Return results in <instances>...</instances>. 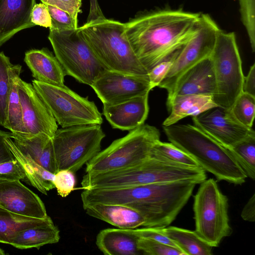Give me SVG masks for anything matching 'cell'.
Listing matches in <instances>:
<instances>
[{"mask_svg":"<svg viewBox=\"0 0 255 255\" xmlns=\"http://www.w3.org/2000/svg\"><path fill=\"white\" fill-rule=\"evenodd\" d=\"M5 142L15 158L23 168L28 184L30 183L45 195H47V191L55 188V174L46 170L30 157L23 154L10 137L6 138Z\"/></svg>","mask_w":255,"mask_h":255,"instance_id":"obj_25","label":"cell"},{"mask_svg":"<svg viewBox=\"0 0 255 255\" xmlns=\"http://www.w3.org/2000/svg\"><path fill=\"white\" fill-rule=\"evenodd\" d=\"M196 182L189 180L120 187L116 197L144 218L143 227L163 228L176 219L193 193Z\"/></svg>","mask_w":255,"mask_h":255,"instance_id":"obj_3","label":"cell"},{"mask_svg":"<svg viewBox=\"0 0 255 255\" xmlns=\"http://www.w3.org/2000/svg\"><path fill=\"white\" fill-rule=\"evenodd\" d=\"M12 137L11 132L0 130V164L15 159L5 142L6 138Z\"/></svg>","mask_w":255,"mask_h":255,"instance_id":"obj_43","label":"cell"},{"mask_svg":"<svg viewBox=\"0 0 255 255\" xmlns=\"http://www.w3.org/2000/svg\"><path fill=\"white\" fill-rule=\"evenodd\" d=\"M230 109L240 124L247 128H252L255 114V97L242 92Z\"/></svg>","mask_w":255,"mask_h":255,"instance_id":"obj_33","label":"cell"},{"mask_svg":"<svg viewBox=\"0 0 255 255\" xmlns=\"http://www.w3.org/2000/svg\"><path fill=\"white\" fill-rule=\"evenodd\" d=\"M137 247L143 255H184L177 248L148 239L139 238Z\"/></svg>","mask_w":255,"mask_h":255,"instance_id":"obj_35","label":"cell"},{"mask_svg":"<svg viewBox=\"0 0 255 255\" xmlns=\"http://www.w3.org/2000/svg\"><path fill=\"white\" fill-rule=\"evenodd\" d=\"M207 178L200 167H190L149 157L125 168L90 173L86 177L90 188H118L180 180H192L200 184Z\"/></svg>","mask_w":255,"mask_h":255,"instance_id":"obj_5","label":"cell"},{"mask_svg":"<svg viewBox=\"0 0 255 255\" xmlns=\"http://www.w3.org/2000/svg\"><path fill=\"white\" fill-rule=\"evenodd\" d=\"M199 14L168 9L142 14L125 23V34L149 72L182 48L194 33Z\"/></svg>","mask_w":255,"mask_h":255,"instance_id":"obj_1","label":"cell"},{"mask_svg":"<svg viewBox=\"0 0 255 255\" xmlns=\"http://www.w3.org/2000/svg\"><path fill=\"white\" fill-rule=\"evenodd\" d=\"M195 232L213 248L230 236L232 229L228 214L229 199L213 178L201 183L194 196Z\"/></svg>","mask_w":255,"mask_h":255,"instance_id":"obj_7","label":"cell"},{"mask_svg":"<svg viewBox=\"0 0 255 255\" xmlns=\"http://www.w3.org/2000/svg\"><path fill=\"white\" fill-rule=\"evenodd\" d=\"M0 207L12 213L43 219L48 215L40 198L18 179L0 176Z\"/></svg>","mask_w":255,"mask_h":255,"instance_id":"obj_16","label":"cell"},{"mask_svg":"<svg viewBox=\"0 0 255 255\" xmlns=\"http://www.w3.org/2000/svg\"><path fill=\"white\" fill-rule=\"evenodd\" d=\"M163 231L184 255L213 254V247L202 239L195 231L170 226L163 228Z\"/></svg>","mask_w":255,"mask_h":255,"instance_id":"obj_29","label":"cell"},{"mask_svg":"<svg viewBox=\"0 0 255 255\" xmlns=\"http://www.w3.org/2000/svg\"><path fill=\"white\" fill-rule=\"evenodd\" d=\"M14 143L24 155L28 156L48 171H58L55 158L52 137L44 134L29 137L13 136Z\"/></svg>","mask_w":255,"mask_h":255,"instance_id":"obj_23","label":"cell"},{"mask_svg":"<svg viewBox=\"0 0 255 255\" xmlns=\"http://www.w3.org/2000/svg\"><path fill=\"white\" fill-rule=\"evenodd\" d=\"M51 18L50 28L57 30H68L78 27V21L70 14L55 6L46 4Z\"/></svg>","mask_w":255,"mask_h":255,"instance_id":"obj_36","label":"cell"},{"mask_svg":"<svg viewBox=\"0 0 255 255\" xmlns=\"http://www.w3.org/2000/svg\"><path fill=\"white\" fill-rule=\"evenodd\" d=\"M103 105H113L142 96L152 90L148 75L104 70L91 86Z\"/></svg>","mask_w":255,"mask_h":255,"instance_id":"obj_13","label":"cell"},{"mask_svg":"<svg viewBox=\"0 0 255 255\" xmlns=\"http://www.w3.org/2000/svg\"><path fill=\"white\" fill-rule=\"evenodd\" d=\"M133 231L139 238L148 239L177 248L174 243L164 234L163 228L144 227L134 229Z\"/></svg>","mask_w":255,"mask_h":255,"instance_id":"obj_39","label":"cell"},{"mask_svg":"<svg viewBox=\"0 0 255 255\" xmlns=\"http://www.w3.org/2000/svg\"><path fill=\"white\" fill-rule=\"evenodd\" d=\"M158 140V129L143 124L101 150L86 164V172H107L136 165L149 157L153 145Z\"/></svg>","mask_w":255,"mask_h":255,"instance_id":"obj_6","label":"cell"},{"mask_svg":"<svg viewBox=\"0 0 255 255\" xmlns=\"http://www.w3.org/2000/svg\"><path fill=\"white\" fill-rule=\"evenodd\" d=\"M241 20L247 32L253 52L255 51V0H239Z\"/></svg>","mask_w":255,"mask_h":255,"instance_id":"obj_34","label":"cell"},{"mask_svg":"<svg viewBox=\"0 0 255 255\" xmlns=\"http://www.w3.org/2000/svg\"><path fill=\"white\" fill-rule=\"evenodd\" d=\"M216 82L213 64L210 56L186 71L176 81L168 94L167 106L176 96L197 94L213 95Z\"/></svg>","mask_w":255,"mask_h":255,"instance_id":"obj_17","label":"cell"},{"mask_svg":"<svg viewBox=\"0 0 255 255\" xmlns=\"http://www.w3.org/2000/svg\"><path fill=\"white\" fill-rule=\"evenodd\" d=\"M194 125L227 148L255 134L252 128L240 124L231 109L220 106L210 108L192 117Z\"/></svg>","mask_w":255,"mask_h":255,"instance_id":"obj_14","label":"cell"},{"mask_svg":"<svg viewBox=\"0 0 255 255\" xmlns=\"http://www.w3.org/2000/svg\"><path fill=\"white\" fill-rule=\"evenodd\" d=\"M45 4L58 8L70 14L78 21V15L80 11L82 0H40Z\"/></svg>","mask_w":255,"mask_h":255,"instance_id":"obj_41","label":"cell"},{"mask_svg":"<svg viewBox=\"0 0 255 255\" xmlns=\"http://www.w3.org/2000/svg\"><path fill=\"white\" fill-rule=\"evenodd\" d=\"M168 140L192 157L219 181L242 185L248 177L229 149L190 124L163 126Z\"/></svg>","mask_w":255,"mask_h":255,"instance_id":"obj_4","label":"cell"},{"mask_svg":"<svg viewBox=\"0 0 255 255\" xmlns=\"http://www.w3.org/2000/svg\"><path fill=\"white\" fill-rule=\"evenodd\" d=\"M12 64L3 52H0V125L7 129V107L10 91L9 69Z\"/></svg>","mask_w":255,"mask_h":255,"instance_id":"obj_32","label":"cell"},{"mask_svg":"<svg viewBox=\"0 0 255 255\" xmlns=\"http://www.w3.org/2000/svg\"><path fill=\"white\" fill-rule=\"evenodd\" d=\"M59 233L58 228L53 223L36 226L20 232L10 245L20 249H39L45 245L58 243Z\"/></svg>","mask_w":255,"mask_h":255,"instance_id":"obj_28","label":"cell"},{"mask_svg":"<svg viewBox=\"0 0 255 255\" xmlns=\"http://www.w3.org/2000/svg\"><path fill=\"white\" fill-rule=\"evenodd\" d=\"M242 218L248 222L255 221V194L250 198L244 206L241 214Z\"/></svg>","mask_w":255,"mask_h":255,"instance_id":"obj_45","label":"cell"},{"mask_svg":"<svg viewBox=\"0 0 255 255\" xmlns=\"http://www.w3.org/2000/svg\"><path fill=\"white\" fill-rule=\"evenodd\" d=\"M24 60L35 80L53 85H64L66 75L55 56L48 49L27 51Z\"/></svg>","mask_w":255,"mask_h":255,"instance_id":"obj_20","label":"cell"},{"mask_svg":"<svg viewBox=\"0 0 255 255\" xmlns=\"http://www.w3.org/2000/svg\"><path fill=\"white\" fill-rule=\"evenodd\" d=\"M139 237L133 229H106L97 235L96 244L105 255H138Z\"/></svg>","mask_w":255,"mask_h":255,"instance_id":"obj_22","label":"cell"},{"mask_svg":"<svg viewBox=\"0 0 255 255\" xmlns=\"http://www.w3.org/2000/svg\"><path fill=\"white\" fill-rule=\"evenodd\" d=\"M31 21L34 25L46 28L51 27V18L46 5L42 2L35 3L33 7Z\"/></svg>","mask_w":255,"mask_h":255,"instance_id":"obj_42","label":"cell"},{"mask_svg":"<svg viewBox=\"0 0 255 255\" xmlns=\"http://www.w3.org/2000/svg\"><path fill=\"white\" fill-rule=\"evenodd\" d=\"M217 106L212 95L190 94L176 96L167 107L170 114L162 125L168 126L176 124L186 117L197 116Z\"/></svg>","mask_w":255,"mask_h":255,"instance_id":"obj_24","label":"cell"},{"mask_svg":"<svg viewBox=\"0 0 255 255\" xmlns=\"http://www.w3.org/2000/svg\"><path fill=\"white\" fill-rule=\"evenodd\" d=\"M148 94L113 105H103V114L114 128L131 130L142 125L148 112Z\"/></svg>","mask_w":255,"mask_h":255,"instance_id":"obj_18","label":"cell"},{"mask_svg":"<svg viewBox=\"0 0 255 255\" xmlns=\"http://www.w3.org/2000/svg\"><path fill=\"white\" fill-rule=\"evenodd\" d=\"M87 22L79 27L82 36L105 69L148 75L125 34V23L107 18L98 0H90Z\"/></svg>","mask_w":255,"mask_h":255,"instance_id":"obj_2","label":"cell"},{"mask_svg":"<svg viewBox=\"0 0 255 255\" xmlns=\"http://www.w3.org/2000/svg\"><path fill=\"white\" fill-rule=\"evenodd\" d=\"M220 28L208 14L200 13L196 29L176 56L170 70L158 87L169 93L186 71L209 57Z\"/></svg>","mask_w":255,"mask_h":255,"instance_id":"obj_12","label":"cell"},{"mask_svg":"<svg viewBox=\"0 0 255 255\" xmlns=\"http://www.w3.org/2000/svg\"><path fill=\"white\" fill-rule=\"evenodd\" d=\"M242 92L250 94L255 97V64L251 67L248 75L244 76Z\"/></svg>","mask_w":255,"mask_h":255,"instance_id":"obj_44","label":"cell"},{"mask_svg":"<svg viewBox=\"0 0 255 255\" xmlns=\"http://www.w3.org/2000/svg\"><path fill=\"white\" fill-rule=\"evenodd\" d=\"M18 91L26 137L44 134L53 138L57 122L33 86L19 78Z\"/></svg>","mask_w":255,"mask_h":255,"instance_id":"obj_15","label":"cell"},{"mask_svg":"<svg viewBox=\"0 0 255 255\" xmlns=\"http://www.w3.org/2000/svg\"><path fill=\"white\" fill-rule=\"evenodd\" d=\"M32 85L62 128L103 123L102 114L95 103L65 85H53L34 79Z\"/></svg>","mask_w":255,"mask_h":255,"instance_id":"obj_11","label":"cell"},{"mask_svg":"<svg viewBox=\"0 0 255 255\" xmlns=\"http://www.w3.org/2000/svg\"><path fill=\"white\" fill-rule=\"evenodd\" d=\"M35 0H0V46L18 32L34 26L31 14Z\"/></svg>","mask_w":255,"mask_h":255,"instance_id":"obj_19","label":"cell"},{"mask_svg":"<svg viewBox=\"0 0 255 255\" xmlns=\"http://www.w3.org/2000/svg\"><path fill=\"white\" fill-rule=\"evenodd\" d=\"M5 255L4 252L0 248V255Z\"/></svg>","mask_w":255,"mask_h":255,"instance_id":"obj_46","label":"cell"},{"mask_svg":"<svg viewBox=\"0 0 255 255\" xmlns=\"http://www.w3.org/2000/svg\"><path fill=\"white\" fill-rule=\"evenodd\" d=\"M88 215L122 229L143 227L145 220L136 210L127 206L101 203L83 205Z\"/></svg>","mask_w":255,"mask_h":255,"instance_id":"obj_21","label":"cell"},{"mask_svg":"<svg viewBox=\"0 0 255 255\" xmlns=\"http://www.w3.org/2000/svg\"><path fill=\"white\" fill-rule=\"evenodd\" d=\"M105 137L101 125L57 129L52 138L57 171H78L101 150Z\"/></svg>","mask_w":255,"mask_h":255,"instance_id":"obj_10","label":"cell"},{"mask_svg":"<svg viewBox=\"0 0 255 255\" xmlns=\"http://www.w3.org/2000/svg\"><path fill=\"white\" fill-rule=\"evenodd\" d=\"M180 50L181 49L176 51L169 59L157 64L148 72V76L152 89L155 87H158L165 78Z\"/></svg>","mask_w":255,"mask_h":255,"instance_id":"obj_38","label":"cell"},{"mask_svg":"<svg viewBox=\"0 0 255 255\" xmlns=\"http://www.w3.org/2000/svg\"><path fill=\"white\" fill-rule=\"evenodd\" d=\"M53 223L49 216L39 219L22 216L0 207V243L10 245L22 230Z\"/></svg>","mask_w":255,"mask_h":255,"instance_id":"obj_26","label":"cell"},{"mask_svg":"<svg viewBox=\"0 0 255 255\" xmlns=\"http://www.w3.org/2000/svg\"><path fill=\"white\" fill-rule=\"evenodd\" d=\"M0 176L27 182L24 169L16 158L13 161L0 164Z\"/></svg>","mask_w":255,"mask_h":255,"instance_id":"obj_40","label":"cell"},{"mask_svg":"<svg viewBox=\"0 0 255 255\" xmlns=\"http://www.w3.org/2000/svg\"><path fill=\"white\" fill-rule=\"evenodd\" d=\"M76 183L74 173L70 170L62 169L55 174V188L58 195L62 197H67L74 190Z\"/></svg>","mask_w":255,"mask_h":255,"instance_id":"obj_37","label":"cell"},{"mask_svg":"<svg viewBox=\"0 0 255 255\" xmlns=\"http://www.w3.org/2000/svg\"><path fill=\"white\" fill-rule=\"evenodd\" d=\"M229 149L247 177L254 180L255 179V134L246 137Z\"/></svg>","mask_w":255,"mask_h":255,"instance_id":"obj_30","label":"cell"},{"mask_svg":"<svg viewBox=\"0 0 255 255\" xmlns=\"http://www.w3.org/2000/svg\"><path fill=\"white\" fill-rule=\"evenodd\" d=\"M21 72V66L19 64H12L10 67V91L7 107V129L11 131L12 137H26L18 91V80Z\"/></svg>","mask_w":255,"mask_h":255,"instance_id":"obj_27","label":"cell"},{"mask_svg":"<svg viewBox=\"0 0 255 255\" xmlns=\"http://www.w3.org/2000/svg\"><path fill=\"white\" fill-rule=\"evenodd\" d=\"M210 57L216 82L214 101L218 106L231 109L242 93L244 77L234 32L220 29Z\"/></svg>","mask_w":255,"mask_h":255,"instance_id":"obj_9","label":"cell"},{"mask_svg":"<svg viewBox=\"0 0 255 255\" xmlns=\"http://www.w3.org/2000/svg\"><path fill=\"white\" fill-rule=\"evenodd\" d=\"M48 38L66 75L91 86L105 70L79 27L68 30L49 28Z\"/></svg>","mask_w":255,"mask_h":255,"instance_id":"obj_8","label":"cell"},{"mask_svg":"<svg viewBox=\"0 0 255 255\" xmlns=\"http://www.w3.org/2000/svg\"><path fill=\"white\" fill-rule=\"evenodd\" d=\"M149 157L190 167H200L190 155L172 143L156 141L153 145Z\"/></svg>","mask_w":255,"mask_h":255,"instance_id":"obj_31","label":"cell"}]
</instances>
